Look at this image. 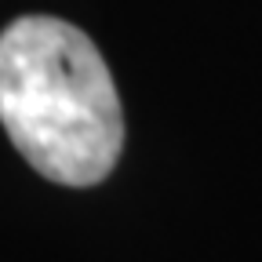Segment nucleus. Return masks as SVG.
Masks as SVG:
<instances>
[{"label":"nucleus","mask_w":262,"mask_h":262,"mask_svg":"<svg viewBox=\"0 0 262 262\" xmlns=\"http://www.w3.org/2000/svg\"><path fill=\"white\" fill-rule=\"evenodd\" d=\"M0 124L29 168L58 186H98L117 168L120 95L84 29L22 15L0 33Z\"/></svg>","instance_id":"1"}]
</instances>
